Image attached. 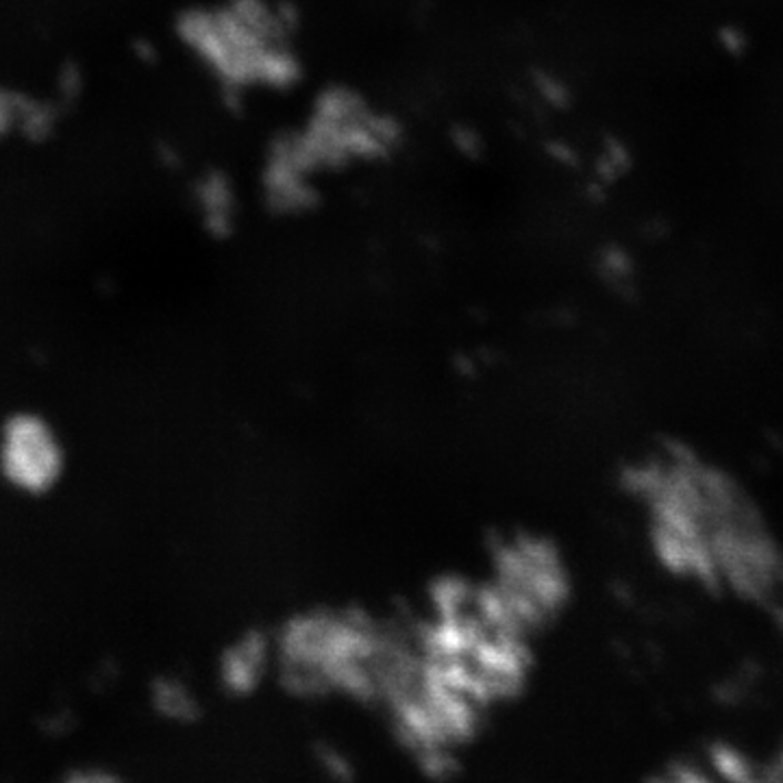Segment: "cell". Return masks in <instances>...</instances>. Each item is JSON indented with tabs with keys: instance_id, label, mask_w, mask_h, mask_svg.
<instances>
[{
	"instance_id": "3957f363",
	"label": "cell",
	"mask_w": 783,
	"mask_h": 783,
	"mask_svg": "<svg viewBox=\"0 0 783 783\" xmlns=\"http://www.w3.org/2000/svg\"><path fill=\"white\" fill-rule=\"evenodd\" d=\"M150 703L157 714L172 721L195 714V698L177 677H155L150 684Z\"/></svg>"
},
{
	"instance_id": "277c9868",
	"label": "cell",
	"mask_w": 783,
	"mask_h": 783,
	"mask_svg": "<svg viewBox=\"0 0 783 783\" xmlns=\"http://www.w3.org/2000/svg\"><path fill=\"white\" fill-rule=\"evenodd\" d=\"M63 783H120L116 777H111L109 773L102 771H79L72 773Z\"/></svg>"
},
{
	"instance_id": "7a4b0ae2",
	"label": "cell",
	"mask_w": 783,
	"mask_h": 783,
	"mask_svg": "<svg viewBox=\"0 0 783 783\" xmlns=\"http://www.w3.org/2000/svg\"><path fill=\"white\" fill-rule=\"evenodd\" d=\"M68 470V450L49 418L18 409L0 423V479L7 488L40 498L57 488Z\"/></svg>"
},
{
	"instance_id": "6da1fadb",
	"label": "cell",
	"mask_w": 783,
	"mask_h": 783,
	"mask_svg": "<svg viewBox=\"0 0 783 783\" xmlns=\"http://www.w3.org/2000/svg\"><path fill=\"white\" fill-rule=\"evenodd\" d=\"M648 475L655 538L677 571L755 601L777 594L782 557L762 521L723 475L692 459Z\"/></svg>"
}]
</instances>
